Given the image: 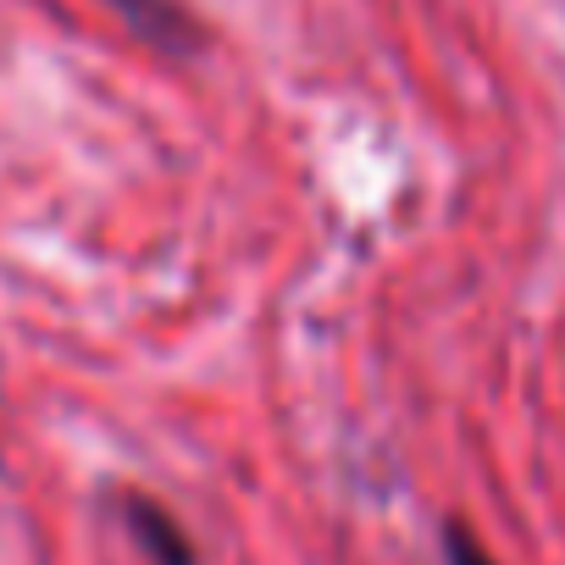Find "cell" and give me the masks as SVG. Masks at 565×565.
<instances>
[{
  "label": "cell",
  "instance_id": "cell-3",
  "mask_svg": "<svg viewBox=\"0 0 565 565\" xmlns=\"http://www.w3.org/2000/svg\"><path fill=\"white\" fill-rule=\"evenodd\" d=\"M438 548H444V565H493V554H488V543L466 526V521H444V532H438Z\"/></svg>",
  "mask_w": 565,
  "mask_h": 565
},
{
  "label": "cell",
  "instance_id": "cell-1",
  "mask_svg": "<svg viewBox=\"0 0 565 565\" xmlns=\"http://www.w3.org/2000/svg\"><path fill=\"white\" fill-rule=\"evenodd\" d=\"M111 18H122V29L150 45L156 56H172V62H194L205 56V29L178 7V0H100Z\"/></svg>",
  "mask_w": 565,
  "mask_h": 565
},
{
  "label": "cell",
  "instance_id": "cell-2",
  "mask_svg": "<svg viewBox=\"0 0 565 565\" xmlns=\"http://www.w3.org/2000/svg\"><path fill=\"white\" fill-rule=\"evenodd\" d=\"M117 521H122V532L134 537V548H139L150 565H200L194 537L183 532V521H178L161 499H150V493H139V488H122V493H117Z\"/></svg>",
  "mask_w": 565,
  "mask_h": 565
}]
</instances>
